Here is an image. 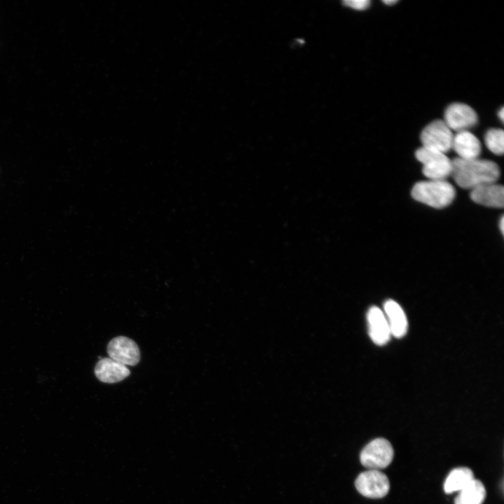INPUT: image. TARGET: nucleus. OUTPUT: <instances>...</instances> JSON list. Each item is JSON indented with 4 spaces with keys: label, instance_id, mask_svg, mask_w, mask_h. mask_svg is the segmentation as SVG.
<instances>
[{
    "label": "nucleus",
    "instance_id": "ddd939ff",
    "mask_svg": "<svg viewBox=\"0 0 504 504\" xmlns=\"http://www.w3.org/2000/svg\"><path fill=\"white\" fill-rule=\"evenodd\" d=\"M383 312L391 335L397 338L403 337L407 332L408 323L400 305L393 300H388L384 302Z\"/></svg>",
    "mask_w": 504,
    "mask_h": 504
},
{
    "label": "nucleus",
    "instance_id": "9b49d317",
    "mask_svg": "<svg viewBox=\"0 0 504 504\" xmlns=\"http://www.w3.org/2000/svg\"><path fill=\"white\" fill-rule=\"evenodd\" d=\"M97 378L102 382L113 384L127 377L130 371L128 368L111 358H101L94 368Z\"/></svg>",
    "mask_w": 504,
    "mask_h": 504
},
{
    "label": "nucleus",
    "instance_id": "6e6552de",
    "mask_svg": "<svg viewBox=\"0 0 504 504\" xmlns=\"http://www.w3.org/2000/svg\"><path fill=\"white\" fill-rule=\"evenodd\" d=\"M107 352L111 358L125 365H135L140 360L139 349L132 340L118 336L109 342Z\"/></svg>",
    "mask_w": 504,
    "mask_h": 504
},
{
    "label": "nucleus",
    "instance_id": "9d476101",
    "mask_svg": "<svg viewBox=\"0 0 504 504\" xmlns=\"http://www.w3.org/2000/svg\"><path fill=\"white\" fill-rule=\"evenodd\" d=\"M471 200L477 204L495 208L504 205V188L496 183H486L471 190Z\"/></svg>",
    "mask_w": 504,
    "mask_h": 504
},
{
    "label": "nucleus",
    "instance_id": "f3484780",
    "mask_svg": "<svg viewBox=\"0 0 504 504\" xmlns=\"http://www.w3.org/2000/svg\"><path fill=\"white\" fill-rule=\"evenodd\" d=\"M344 4L345 6L356 10H364L369 6L370 1L368 0H349L344 1Z\"/></svg>",
    "mask_w": 504,
    "mask_h": 504
},
{
    "label": "nucleus",
    "instance_id": "a211bd4d",
    "mask_svg": "<svg viewBox=\"0 0 504 504\" xmlns=\"http://www.w3.org/2000/svg\"><path fill=\"white\" fill-rule=\"evenodd\" d=\"M499 224H500L499 225L500 230L502 234H503L504 233V218H503V216L501 217Z\"/></svg>",
    "mask_w": 504,
    "mask_h": 504
},
{
    "label": "nucleus",
    "instance_id": "4468645a",
    "mask_svg": "<svg viewBox=\"0 0 504 504\" xmlns=\"http://www.w3.org/2000/svg\"><path fill=\"white\" fill-rule=\"evenodd\" d=\"M454 504H482L486 497V489L478 479H472L465 487L458 491Z\"/></svg>",
    "mask_w": 504,
    "mask_h": 504
},
{
    "label": "nucleus",
    "instance_id": "f03ea898",
    "mask_svg": "<svg viewBox=\"0 0 504 504\" xmlns=\"http://www.w3.org/2000/svg\"><path fill=\"white\" fill-rule=\"evenodd\" d=\"M416 201L435 209L449 205L456 195L454 187L446 180H428L416 183L411 191Z\"/></svg>",
    "mask_w": 504,
    "mask_h": 504
},
{
    "label": "nucleus",
    "instance_id": "dca6fc26",
    "mask_svg": "<svg viewBox=\"0 0 504 504\" xmlns=\"http://www.w3.org/2000/svg\"><path fill=\"white\" fill-rule=\"evenodd\" d=\"M486 146L496 155H502L504 151V132L501 129H491L485 134Z\"/></svg>",
    "mask_w": 504,
    "mask_h": 504
},
{
    "label": "nucleus",
    "instance_id": "1a4fd4ad",
    "mask_svg": "<svg viewBox=\"0 0 504 504\" xmlns=\"http://www.w3.org/2000/svg\"><path fill=\"white\" fill-rule=\"evenodd\" d=\"M369 335L379 346L386 344L391 336V330L383 310L371 307L367 313Z\"/></svg>",
    "mask_w": 504,
    "mask_h": 504
},
{
    "label": "nucleus",
    "instance_id": "0eeeda50",
    "mask_svg": "<svg viewBox=\"0 0 504 504\" xmlns=\"http://www.w3.org/2000/svg\"><path fill=\"white\" fill-rule=\"evenodd\" d=\"M477 119L475 110L463 103H453L444 111V122L451 130L457 132L473 127L477 124Z\"/></svg>",
    "mask_w": 504,
    "mask_h": 504
},
{
    "label": "nucleus",
    "instance_id": "7ed1b4c3",
    "mask_svg": "<svg viewBox=\"0 0 504 504\" xmlns=\"http://www.w3.org/2000/svg\"><path fill=\"white\" fill-rule=\"evenodd\" d=\"M415 156L423 164L422 172L429 180H445L451 176L452 162L445 153L422 146L416 150Z\"/></svg>",
    "mask_w": 504,
    "mask_h": 504
},
{
    "label": "nucleus",
    "instance_id": "39448f33",
    "mask_svg": "<svg viewBox=\"0 0 504 504\" xmlns=\"http://www.w3.org/2000/svg\"><path fill=\"white\" fill-rule=\"evenodd\" d=\"M454 134L444 120L429 123L421 133L424 147L446 153L452 148Z\"/></svg>",
    "mask_w": 504,
    "mask_h": 504
},
{
    "label": "nucleus",
    "instance_id": "2eb2a0df",
    "mask_svg": "<svg viewBox=\"0 0 504 504\" xmlns=\"http://www.w3.org/2000/svg\"><path fill=\"white\" fill-rule=\"evenodd\" d=\"M474 479L473 472L470 468L466 467L454 468L445 479L444 490L446 493L459 491Z\"/></svg>",
    "mask_w": 504,
    "mask_h": 504
},
{
    "label": "nucleus",
    "instance_id": "f257e3e1",
    "mask_svg": "<svg viewBox=\"0 0 504 504\" xmlns=\"http://www.w3.org/2000/svg\"><path fill=\"white\" fill-rule=\"evenodd\" d=\"M451 162V176L462 188L472 190L486 183H496L500 177L498 166L491 160L456 158Z\"/></svg>",
    "mask_w": 504,
    "mask_h": 504
},
{
    "label": "nucleus",
    "instance_id": "423d86ee",
    "mask_svg": "<svg viewBox=\"0 0 504 504\" xmlns=\"http://www.w3.org/2000/svg\"><path fill=\"white\" fill-rule=\"evenodd\" d=\"M355 486L361 495L370 498L385 496L390 488L387 476L378 470L361 472L355 481Z\"/></svg>",
    "mask_w": 504,
    "mask_h": 504
},
{
    "label": "nucleus",
    "instance_id": "20e7f679",
    "mask_svg": "<svg viewBox=\"0 0 504 504\" xmlns=\"http://www.w3.org/2000/svg\"><path fill=\"white\" fill-rule=\"evenodd\" d=\"M391 444L384 438H376L370 442L361 451V464L370 470L382 469L387 467L393 458Z\"/></svg>",
    "mask_w": 504,
    "mask_h": 504
},
{
    "label": "nucleus",
    "instance_id": "f8f14e48",
    "mask_svg": "<svg viewBox=\"0 0 504 504\" xmlns=\"http://www.w3.org/2000/svg\"><path fill=\"white\" fill-rule=\"evenodd\" d=\"M451 148L461 159L478 158L481 153L479 139L468 130L461 131L454 135Z\"/></svg>",
    "mask_w": 504,
    "mask_h": 504
},
{
    "label": "nucleus",
    "instance_id": "aec40b11",
    "mask_svg": "<svg viewBox=\"0 0 504 504\" xmlns=\"http://www.w3.org/2000/svg\"><path fill=\"white\" fill-rule=\"evenodd\" d=\"M383 2H384V4L390 6V5H391V4L393 5V4H396V3H397V1H396V0H384V1H383Z\"/></svg>",
    "mask_w": 504,
    "mask_h": 504
},
{
    "label": "nucleus",
    "instance_id": "6ab92c4d",
    "mask_svg": "<svg viewBox=\"0 0 504 504\" xmlns=\"http://www.w3.org/2000/svg\"><path fill=\"white\" fill-rule=\"evenodd\" d=\"M498 116L500 119L503 121L504 118V109L503 108H501L500 110L498 111Z\"/></svg>",
    "mask_w": 504,
    "mask_h": 504
}]
</instances>
